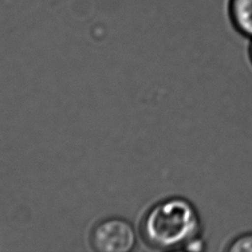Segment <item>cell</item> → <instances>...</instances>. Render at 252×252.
Listing matches in <instances>:
<instances>
[{"label": "cell", "mask_w": 252, "mask_h": 252, "mask_svg": "<svg viewBox=\"0 0 252 252\" xmlns=\"http://www.w3.org/2000/svg\"><path fill=\"white\" fill-rule=\"evenodd\" d=\"M202 221L196 207L187 199L174 197L156 205L144 221L147 240L161 249H183L201 235Z\"/></svg>", "instance_id": "obj_1"}, {"label": "cell", "mask_w": 252, "mask_h": 252, "mask_svg": "<svg viewBox=\"0 0 252 252\" xmlns=\"http://www.w3.org/2000/svg\"><path fill=\"white\" fill-rule=\"evenodd\" d=\"M136 241L132 225L121 219L101 221L94 230L93 243L100 252H128Z\"/></svg>", "instance_id": "obj_2"}, {"label": "cell", "mask_w": 252, "mask_h": 252, "mask_svg": "<svg viewBox=\"0 0 252 252\" xmlns=\"http://www.w3.org/2000/svg\"><path fill=\"white\" fill-rule=\"evenodd\" d=\"M227 10L234 29L252 39V0H228Z\"/></svg>", "instance_id": "obj_3"}, {"label": "cell", "mask_w": 252, "mask_h": 252, "mask_svg": "<svg viewBox=\"0 0 252 252\" xmlns=\"http://www.w3.org/2000/svg\"><path fill=\"white\" fill-rule=\"evenodd\" d=\"M230 252H252V232L242 233L233 238L226 247Z\"/></svg>", "instance_id": "obj_4"}, {"label": "cell", "mask_w": 252, "mask_h": 252, "mask_svg": "<svg viewBox=\"0 0 252 252\" xmlns=\"http://www.w3.org/2000/svg\"><path fill=\"white\" fill-rule=\"evenodd\" d=\"M205 249V242L202 239L201 235L191 239L184 247L183 250H188V251H201Z\"/></svg>", "instance_id": "obj_5"}, {"label": "cell", "mask_w": 252, "mask_h": 252, "mask_svg": "<svg viewBox=\"0 0 252 252\" xmlns=\"http://www.w3.org/2000/svg\"><path fill=\"white\" fill-rule=\"evenodd\" d=\"M248 53H249V58H250V61H251V63H252V39H251V42H250V44H249Z\"/></svg>", "instance_id": "obj_6"}]
</instances>
